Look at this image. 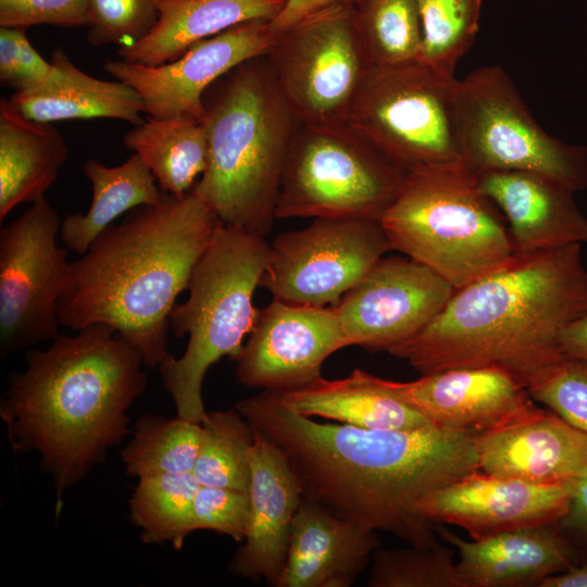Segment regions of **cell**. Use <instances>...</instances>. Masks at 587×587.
I'll list each match as a JSON object with an SVG mask.
<instances>
[{
  "label": "cell",
  "instance_id": "1",
  "mask_svg": "<svg viewBox=\"0 0 587 587\" xmlns=\"http://www.w3.org/2000/svg\"><path fill=\"white\" fill-rule=\"evenodd\" d=\"M235 407L284 452L302 498L412 546L439 542L438 525L419 513V502L479 470L475 432L433 424L366 429L319 423L291 410L278 391L271 390Z\"/></svg>",
  "mask_w": 587,
  "mask_h": 587
},
{
  "label": "cell",
  "instance_id": "2",
  "mask_svg": "<svg viewBox=\"0 0 587 587\" xmlns=\"http://www.w3.org/2000/svg\"><path fill=\"white\" fill-rule=\"evenodd\" d=\"M587 315L582 245L515 255L503 268L455 289L440 312L387 352L422 375L496 366L525 389L565 359L558 338Z\"/></svg>",
  "mask_w": 587,
  "mask_h": 587
},
{
  "label": "cell",
  "instance_id": "3",
  "mask_svg": "<svg viewBox=\"0 0 587 587\" xmlns=\"http://www.w3.org/2000/svg\"><path fill=\"white\" fill-rule=\"evenodd\" d=\"M29 350L11 374L0 415L12 447L34 450L61 496L128 434L127 410L145 390L140 352L115 330L93 324Z\"/></svg>",
  "mask_w": 587,
  "mask_h": 587
},
{
  "label": "cell",
  "instance_id": "4",
  "mask_svg": "<svg viewBox=\"0 0 587 587\" xmlns=\"http://www.w3.org/2000/svg\"><path fill=\"white\" fill-rule=\"evenodd\" d=\"M220 223L193 188L134 209L71 262L57 307L60 325H107L140 352L145 366L159 367L171 355V311Z\"/></svg>",
  "mask_w": 587,
  "mask_h": 587
},
{
  "label": "cell",
  "instance_id": "5",
  "mask_svg": "<svg viewBox=\"0 0 587 587\" xmlns=\"http://www.w3.org/2000/svg\"><path fill=\"white\" fill-rule=\"evenodd\" d=\"M260 58L238 65L213 95H203L209 162L193 190L221 223L265 236L276 220L298 122Z\"/></svg>",
  "mask_w": 587,
  "mask_h": 587
},
{
  "label": "cell",
  "instance_id": "6",
  "mask_svg": "<svg viewBox=\"0 0 587 587\" xmlns=\"http://www.w3.org/2000/svg\"><path fill=\"white\" fill-rule=\"evenodd\" d=\"M379 223L392 250L454 289L503 268L516 255L502 213L463 162L409 170Z\"/></svg>",
  "mask_w": 587,
  "mask_h": 587
},
{
  "label": "cell",
  "instance_id": "7",
  "mask_svg": "<svg viewBox=\"0 0 587 587\" xmlns=\"http://www.w3.org/2000/svg\"><path fill=\"white\" fill-rule=\"evenodd\" d=\"M270 260L265 236L218 224L192 271L188 299L170 314L173 334L189 336L186 350L178 359L171 354L158 367L177 416L201 423L203 378L222 357L233 360L250 334L258 313L253 294Z\"/></svg>",
  "mask_w": 587,
  "mask_h": 587
},
{
  "label": "cell",
  "instance_id": "8",
  "mask_svg": "<svg viewBox=\"0 0 587 587\" xmlns=\"http://www.w3.org/2000/svg\"><path fill=\"white\" fill-rule=\"evenodd\" d=\"M408 170L347 124H299L280 178L275 217L380 221Z\"/></svg>",
  "mask_w": 587,
  "mask_h": 587
},
{
  "label": "cell",
  "instance_id": "9",
  "mask_svg": "<svg viewBox=\"0 0 587 587\" xmlns=\"http://www.w3.org/2000/svg\"><path fill=\"white\" fill-rule=\"evenodd\" d=\"M455 116L463 162L473 172H530L573 192L587 190V147L548 134L502 67L458 79Z\"/></svg>",
  "mask_w": 587,
  "mask_h": 587
},
{
  "label": "cell",
  "instance_id": "10",
  "mask_svg": "<svg viewBox=\"0 0 587 587\" xmlns=\"http://www.w3.org/2000/svg\"><path fill=\"white\" fill-rule=\"evenodd\" d=\"M457 86L454 76L420 60L373 65L351 103L346 124L408 171L463 162Z\"/></svg>",
  "mask_w": 587,
  "mask_h": 587
},
{
  "label": "cell",
  "instance_id": "11",
  "mask_svg": "<svg viewBox=\"0 0 587 587\" xmlns=\"http://www.w3.org/2000/svg\"><path fill=\"white\" fill-rule=\"evenodd\" d=\"M266 63L299 124H346L374 63L353 2L319 11L277 35Z\"/></svg>",
  "mask_w": 587,
  "mask_h": 587
},
{
  "label": "cell",
  "instance_id": "12",
  "mask_svg": "<svg viewBox=\"0 0 587 587\" xmlns=\"http://www.w3.org/2000/svg\"><path fill=\"white\" fill-rule=\"evenodd\" d=\"M61 223L46 197L0 232V354L59 337L58 302L71 262L57 243Z\"/></svg>",
  "mask_w": 587,
  "mask_h": 587
},
{
  "label": "cell",
  "instance_id": "13",
  "mask_svg": "<svg viewBox=\"0 0 587 587\" xmlns=\"http://www.w3.org/2000/svg\"><path fill=\"white\" fill-rule=\"evenodd\" d=\"M261 277L275 300L334 307L391 249L379 221L314 218L278 234Z\"/></svg>",
  "mask_w": 587,
  "mask_h": 587
},
{
  "label": "cell",
  "instance_id": "14",
  "mask_svg": "<svg viewBox=\"0 0 587 587\" xmlns=\"http://www.w3.org/2000/svg\"><path fill=\"white\" fill-rule=\"evenodd\" d=\"M276 39L270 21L252 20L195 42L179 58L162 65L120 59L107 60L103 68L139 93L148 116L202 121L204 92L243 62L266 55Z\"/></svg>",
  "mask_w": 587,
  "mask_h": 587
},
{
  "label": "cell",
  "instance_id": "15",
  "mask_svg": "<svg viewBox=\"0 0 587 587\" xmlns=\"http://www.w3.org/2000/svg\"><path fill=\"white\" fill-rule=\"evenodd\" d=\"M454 290L413 259L383 257L333 308L349 346L388 351L435 317Z\"/></svg>",
  "mask_w": 587,
  "mask_h": 587
},
{
  "label": "cell",
  "instance_id": "16",
  "mask_svg": "<svg viewBox=\"0 0 587 587\" xmlns=\"http://www.w3.org/2000/svg\"><path fill=\"white\" fill-rule=\"evenodd\" d=\"M346 347L349 342L333 307L273 299L258 309L249 338L233 360L242 385L283 392L320 377L323 362Z\"/></svg>",
  "mask_w": 587,
  "mask_h": 587
},
{
  "label": "cell",
  "instance_id": "17",
  "mask_svg": "<svg viewBox=\"0 0 587 587\" xmlns=\"http://www.w3.org/2000/svg\"><path fill=\"white\" fill-rule=\"evenodd\" d=\"M576 480L537 485L471 472L427 495L419 513L435 525H454L482 540L525 527L557 524Z\"/></svg>",
  "mask_w": 587,
  "mask_h": 587
},
{
  "label": "cell",
  "instance_id": "18",
  "mask_svg": "<svg viewBox=\"0 0 587 587\" xmlns=\"http://www.w3.org/2000/svg\"><path fill=\"white\" fill-rule=\"evenodd\" d=\"M387 384L432 424L455 430L497 429L536 405L511 374L496 366L449 369Z\"/></svg>",
  "mask_w": 587,
  "mask_h": 587
},
{
  "label": "cell",
  "instance_id": "19",
  "mask_svg": "<svg viewBox=\"0 0 587 587\" xmlns=\"http://www.w3.org/2000/svg\"><path fill=\"white\" fill-rule=\"evenodd\" d=\"M484 473L551 485L587 476V435L549 409L537 405L523 417L477 434Z\"/></svg>",
  "mask_w": 587,
  "mask_h": 587
},
{
  "label": "cell",
  "instance_id": "20",
  "mask_svg": "<svg viewBox=\"0 0 587 587\" xmlns=\"http://www.w3.org/2000/svg\"><path fill=\"white\" fill-rule=\"evenodd\" d=\"M253 432L247 533L229 571L275 586L285 566L292 520L302 492L284 452L262 433L254 428Z\"/></svg>",
  "mask_w": 587,
  "mask_h": 587
},
{
  "label": "cell",
  "instance_id": "21",
  "mask_svg": "<svg viewBox=\"0 0 587 587\" xmlns=\"http://www.w3.org/2000/svg\"><path fill=\"white\" fill-rule=\"evenodd\" d=\"M475 174L479 188L508 222L515 254L587 245V217L575 202V192L569 188L530 172Z\"/></svg>",
  "mask_w": 587,
  "mask_h": 587
},
{
  "label": "cell",
  "instance_id": "22",
  "mask_svg": "<svg viewBox=\"0 0 587 587\" xmlns=\"http://www.w3.org/2000/svg\"><path fill=\"white\" fill-rule=\"evenodd\" d=\"M376 532L302 498L276 587H349L379 548Z\"/></svg>",
  "mask_w": 587,
  "mask_h": 587
},
{
  "label": "cell",
  "instance_id": "23",
  "mask_svg": "<svg viewBox=\"0 0 587 587\" xmlns=\"http://www.w3.org/2000/svg\"><path fill=\"white\" fill-rule=\"evenodd\" d=\"M459 552L458 571L465 587L539 586L548 576L577 565L579 557L557 524L520 528L482 540H465L437 527Z\"/></svg>",
  "mask_w": 587,
  "mask_h": 587
},
{
  "label": "cell",
  "instance_id": "24",
  "mask_svg": "<svg viewBox=\"0 0 587 587\" xmlns=\"http://www.w3.org/2000/svg\"><path fill=\"white\" fill-rule=\"evenodd\" d=\"M49 77L9 99L24 116L45 123L66 120L115 118L138 125L145 104L129 85L96 78L79 70L64 49L51 57Z\"/></svg>",
  "mask_w": 587,
  "mask_h": 587
},
{
  "label": "cell",
  "instance_id": "25",
  "mask_svg": "<svg viewBox=\"0 0 587 587\" xmlns=\"http://www.w3.org/2000/svg\"><path fill=\"white\" fill-rule=\"evenodd\" d=\"M278 394L282 401L298 414L360 428L411 429L432 424L424 414L402 400L389 387L387 379L360 369L345 378L320 376L302 387Z\"/></svg>",
  "mask_w": 587,
  "mask_h": 587
},
{
  "label": "cell",
  "instance_id": "26",
  "mask_svg": "<svg viewBox=\"0 0 587 587\" xmlns=\"http://www.w3.org/2000/svg\"><path fill=\"white\" fill-rule=\"evenodd\" d=\"M287 0H158L159 20L121 60L158 66L179 58L195 42L252 20H274Z\"/></svg>",
  "mask_w": 587,
  "mask_h": 587
},
{
  "label": "cell",
  "instance_id": "27",
  "mask_svg": "<svg viewBox=\"0 0 587 587\" xmlns=\"http://www.w3.org/2000/svg\"><path fill=\"white\" fill-rule=\"evenodd\" d=\"M68 155L61 133L51 124L20 113L0 101V221L18 204L45 197Z\"/></svg>",
  "mask_w": 587,
  "mask_h": 587
},
{
  "label": "cell",
  "instance_id": "28",
  "mask_svg": "<svg viewBox=\"0 0 587 587\" xmlns=\"http://www.w3.org/2000/svg\"><path fill=\"white\" fill-rule=\"evenodd\" d=\"M83 171L91 184V204L85 214L65 217L60 228L66 248L80 255L116 217L141 205L159 204L164 196L152 172L137 153L117 166L88 160Z\"/></svg>",
  "mask_w": 587,
  "mask_h": 587
},
{
  "label": "cell",
  "instance_id": "29",
  "mask_svg": "<svg viewBox=\"0 0 587 587\" xmlns=\"http://www.w3.org/2000/svg\"><path fill=\"white\" fill-rule=\"evenodd\" d=\"M123 142L145 161L165 193L189 192L208 167L205 127L191 117L147 116L124 135Z\"/></svg>",
  "mask_w": 587,
  "mask_h": 587
},
{
  "label": "cell",
  "instance_id": "30",
  "mask_svg": "<svg viewBox=\"0 0 587 587\" xmlns=\"http://www.w3.org/2000/svg\"><path fill=\"white\" fill-rule=\"evenodd\" d=\"M199 486L192 472L139 477L129 509L141 539L148 544L170 542L180 549L191 534L192 502Z\"/></svg>",
  "mask_w": 587,
  "mask_h": 587
},
{
  "label": "cell",
  "instance_id": "31",
  "mask_svg": "<svg viewBox=\"0 0 587 587\" xmlns=\"http://www.w3.org/2000/svg\"><path fill=\"white\" fill-rule=\"evenodd\" d=\"M202 437L201 423L179 416L142 415L121 451L127 475L142 477L192 472Z\"/></svg>",
  "mask_w": 587,
  "mask_h": 587
},
{
  "label": "cell",
  "instance_id": "32",
  "mask_svg": "<svg viewBox=\"0 0 587 587\" xmlns=\"http://www.w3.org/2000/svg\"><path fill=\"white\" fill-rule=\"evenodd\" d=\"M192 474L200 485L248 492L254 432L235 408L205 412Z\"/></svg>",
  "mask_w": 587,
  "mask_h": 587
},
{
  "label": "cell",
  "instance_id": "33",
  "mask_svg": "<svg viewBox=\"0 0 587 587\" xmlns=\"http://www.w3.org/2000/svg\"><path fill=\"white\" fill-rule=\"evenodd\" d=\"M358 20L374 65L417 61L422 53L419 0H363Z\"/></svg>",
  "mask_w": 587,
  "mask_h": 587
},
{
  "label": "cell",
  "instance_id": "34",
  "mask_svg": "<svg viewBox=\"0 0 587 587\" xmlns=\"http://www.w3.org/2000/svg\"><path fill=\"white\" fill-rule=\"evenodd\" d=\"M483 0H419L423 42L420 61L453 76L479 29Z\"/></svg>",
  "mask_w": 587,
  "mask_h": 587
},
{
  "label": "cell",
  "instance_id": "35",
  "mask_svg": "<svg viewBox=\"0 0 587 587\" xmlns=\"http://www.w3.org/2000/svg\"><path fill=\"white\" fill-rule=\"evenodd\" d=\"M370 587H465L454 561V548L409 545L377 548L372 557Z\"/></svg>",
  "mask_w": 587,
  "mask_h": 587
},
{
  "label": "cell",
  "instance_id": "36",
  "mask_svg": "<svg viewBox=\"0 0 587 587\" xmlns=\"http://www.w3.org/2000/svg\"><path fill=\"white\" fill-rule=\"evenodd\" d=\"M529 397L587 435V362L563 359L528 384Z\"/></svg>",
  "mask_w": 587,
  "mask_h": 587
},
{
  "label": "cell",
  "instance_id": "37",
  "mask_svg": "<svg viewBox=\"0 0 587 587\" xmlns=\"http://www.w3.org/2000/svg\"><path fill=\"white\" fill-rule=\"evenodd\" d=\"M157 1L88 0V42L123 47L143 39L159 20Z\"/></svg>",
  "mask_w": 587,
  "mask_h": 587
},
{
  "label": "cell",
  "instance_id": "38",
  "mask_svg": "<svg viewBox=\"0 0 587 587\" xmlns=\"http://www.w3.org/2000/svg\"><path fill=\"white\" fill-rule=\"evenodd\" d=\"M249 519L246 491L200 485L192 502L190 533L205 529L245 540Z\"/></svg>",
  "mask_w": 587,
  "mask_h": 587
},
{
  "label": "cell",
  "instance_id": "39",
  "mask_svg": "<svg viewBox=\"0 0 587 587\" xmlns=\"http://www.w3.org/2000/svg\"><path fill=\"white\" fill-rule=\"evenodd\" d=\"M53 68L32 46L26 28L0 27V83L21 90L47 79Z\"/></svg>",
  "mask_w": 587,
  "mask_h": 587
},
{
  "label": "cell",
  "instance_id": "40",
  "mask_svg": "<svg viewBox=\"0 0 587 587\" xmlns=\"http://www.w3.org/2000/svg\"><path fill=\"white\" fill-rule=\"evenodd\" d=\"M88 0H0V26H87Z\"/></svg>",
  "mask_w": 587,
  "mask_h": 587
},
{
  "label": "cell",
  "instance_id": "41",
  "mask_svg": "<svg viewBox=\"0 0 587 587\" xmlns=\"http://www.w3.org/2000/svg\"><path fill=\"white\" fill-rule=\"evenodd\" d=\"M557 527L587 562V476L576 480L567 509L557 522Z\"/></svg>",
  "mask_w": 587,
  "mask_h": 587
},
{
  "label": "cell",
  "instance_id": "42",
  "mask_svg": "<svg viewBox=\"0 0 587 587\" xmlns=\"http://www.w3.org/2000/svg\"><path fill=\"white\" fill-rule=\"evenodd\" d=\"M347 2L355 3L354 0H287L278 15L270 23L278 35L319 11Z\"/></svg>",
  "mask_w": 587,
  "mask_h": 587
},
{
  "label": "cell",
  "instance_id": "43",
  "mask_svg": "<svg viewBox=\"0 0 587 587\" xmlns=\"http://www.w3.org/2000/svg\"><path fill=\"white\" fill-rule=\"evenodd\" d=\"M562 355L587 362V315L565 326L558 338Z\"/></svg>",
  "mask_w": 587,
  "mask_h": 587
},
{
  "label": "cell",
  "instance_id": "44",
  "mask_svg": "<svg viewBox=\"0 0 587 587\" xmlns=\"http://www.w3.org/2000/svg\"><path fill=\"white\" fill-rule=\"evenodd\" d=\"M538 587H587V562L546 577Z\"/></svg>",
  "mask_w": 587,
  "mask_h": 587
},
{
  "label": "cell",
  "instance_id": "45",
  "mask_svg": "<svg viewBox=\"0 0 587 587\" xmlns=\"http://www.w3.org/2000/svg\"><path fill=\"white\" fill-rule=\"evenodd\" d=\"M355 1V4H360L363 0H354Z\"/></svg>",
  "mask_w": 587,
  "mask_h": 587
}]
</instances>
